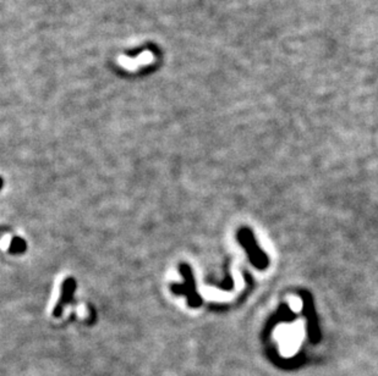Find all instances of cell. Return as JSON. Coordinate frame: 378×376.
<instances>
[{"label": "cell", "mask_w": 378, "mask_h": 376, "mask_svg": "<svg viewBox=\"0 0 378 376\" xmlns=\"http://www.w3.org/2000/svg\"><path fill=\"white\" fill-rule=\"evenodd\" d=\"M74 290H75V282H74V280H71V278H69V280L65 281L64 287H62V298L60 299V302L58 303L57 310H55V315H60L61 314L62 304H64V303H66V302H70Z\"/></svg>", "instance_id": "4"}, {"label": "cell", "mask_w": 378, "mask_h": 376, "mask_svg": "<svg viewBox=\"0 0 378 376\" xmlns=\"http://www.w3.org/2000/svg\"><path fill=\"white\" fill-rule=\"evenodd\" d=\"M181 274H183L184 278H185V284L184 285H176L174 286L173 291L175 293H183L185 294L187 297V303H189L190 307L192 308H197V307L201 306L202 300L199 298V296L196 292V285H195V280L192 277V272L190 270L189 265H181L180 268Z\"/></svg>", "instance_id": "2"}, {"label": "cell", "mask_w": 378, "mask_h": 376, "mask_svg": "<svg viewBox=\"0 0 378 376\" xmlns=\"http://www.w3.org/2000/svg\"><path fill=\"white\" fill-rule=\"evenodd\" d=\"M237 241L241 244L242 248L245 249L250 263L255 268H257L258 270H264V269L268 268V265H270L268 255L260 248L254 232L249 227H241L237 231Z\"/></svg>", "instance_id": "1"}, {"label": "cell", "mask_w": 378, "mask_h": 376, "mask_svg": "<svg viewBox=\"0 0 378 376\" xmlns=\"http://www.w3.org/2000/svg\"><path fill=\"white\" fill-rule=\"evenodd\" d=\"M11 248L12 252H24L25 248H26V244H25V242L21 238H16V240L12 241Z\"/></svg>", "instance_id": "5"}, {"label": "cell", "mask_w": 378, "mask_h": 376, "mask_svg": "<svg viewBox=\"0 0 378 376\" xmlns=\"http://www.w3.org/2000/svg\"><path fill=\"white\" fill-rule=\"evenodd\" d=\"M301 299L304 308H302V313L307 319V330L310 338L312 341H317L320 338V328H318V320H317V314L316 309L314 306V299H312L311 294L308 292H302L301 293Z\"/></svg>", "instance_id": "3"}]
</instances>
